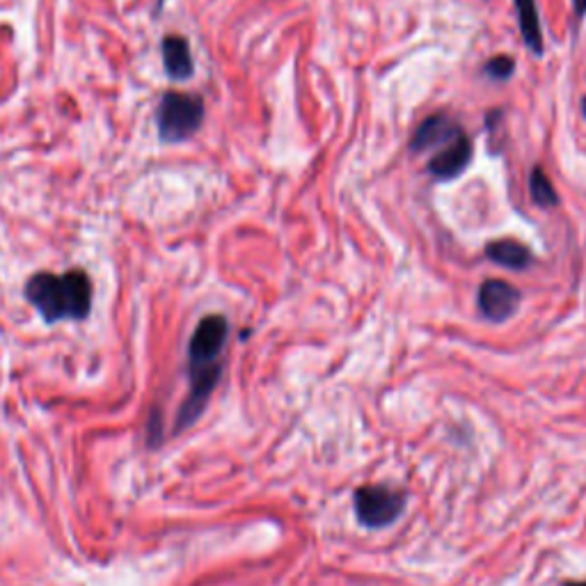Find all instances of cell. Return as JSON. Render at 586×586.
<instances>
[{
	"label": "cell",
	"mask_w": 586,
	"mask_h": 586,
	"mask_svg": "<svg viewBox=\"0 0 586 586\" xmlns=\"http://www.w3.org/2000/svg\"><path fill=\"white\" fill-rule=\"evenodd\" d=\"M204 120V104L197 97L181 92L163 94L156 108L158 136L165 142H181L195 136Z\"/></svg>",
	"instance_id": "4"
},
{
	"label": "cell",
	"mask_w": 586,
	"mask_h": 586,
	"mask_svg": "<svg viewBox=\"0 0 586 586\" xmlns=\"http://www.w3.org/2000/svg\"><path fill=\"white\" fill-rule=\"evenodd\" d=\"M458 133H463V129L454 120H449L447 115H433L426 122L419 124L413 140H410V149H413L415 154H422L429 152L433 147H445L458 136Z\"/></svg>",
	"instance_id": "7"
},
{
	"label": "cell",
	"mask_w": 586,
	"mask_h": 586,
	"mask_svg": "<svg viewBox=\"0 0 586 586\" xmlns=\"http://www.w3.org/2000/svg\"><path fill=\"white\" fill-rule=\"evenodd\" d=\"M163 65L174 81H186L193 76V55H190V46L184 37L170 35L163 39Z\"/></svg>",
	"instance_id": "8"
},
{
	"label": "cell",
	"mask_w": 586,
	"mask_h": 586,
	"mask_svg": "<svg viewBox=\"0 0 586 586\" xmlns=\"http://www.w3.org/2000/svg\"><path fill=\"white\" fill-rule=\"evenodd\" d=\"M486 255L490 261H495V264L504 268H511V271H522V268H527L534 261V255L529 252V248L511 239L493 241L486 248Z\"/></svg>",
	"instance_id": "9"
},
{
	"label": "cell",
	"mask_w": 586,
	"mask_h": 586,
	"mask_svg": "<svg viewBox=\"0 0 586 586\" xmlns=\"http://www.w3.org/2000/svg\"><path fill=\"white\" fill-rule=\"evenodd\" d=\"M513 69H516V62L509 55H497V58H490L486 62V76L493 78V81H509L513 76Z\"/></svg>",
	"instance_id": "12"
},
{
	"label": "cell",
	"mask_w": 586,
	"mask_h": 586,
	"mask_svg": "<svg viewBox=\"0 0 586 586\" xmlns=\"http://www.w3.org/2000/svg\"><path fill=\"white\" fill-rule=\"evenodd\" d=\"M564 586H586V580L584 582H566Z\"/></svg>",
	"instance_id": "14"
},
{
	"label": "cell",
	"mask_w": 586,
	"mask_h": 586,
	"mask_svg": "<svg viewBox=\"0 0 586 586\" xmlns=\"http://www.w3.org/2000/svg\"><path fill=\"white\" fill-rule=\"evenodd\" d=\"M573 5H575L577 17H584V14H586V0H573Z\"/></svg>",
	"instance_id": "13"
},
{
	"label": "cell",
	"mask_w": 586,
	"mask_h": 586,
	"mask_svg": "<svg viewBox=\"0 0 586 586\" xmlns=\"http://www.w3.org/2000/svg\"><path fill=\"white\" fill-rule=\"evenodd\" d=\"M406 502V495L401 490L383 486V483H369L353 493L355 518L367 529H385L394 525L406 511Z\"/></svg>",
	"instance_id": "3"
},
{
	"label": "cell",
	"mask_w": 586,
	"mask_h": 586,
	"mask_svg": "<svg viewBox=\"0 0 586 586\" xmlns=\"http://www.w3.org/2000/svg\"><path fill=\"white\" fill-rule=\"evenodd\" d=\"M529 190H532V197L538 207L550 209V207H557L559 204V197H557V193H554L548 174L543 172V168H534L532 177H529Z\"/></svg>",
	"instance_id": "11"
},
{
	"label": "cell",
	"mask_w": 586,
	"mask_h": 586,
	"mask_svg": "<svg viewBox=\"0 0 586 586\" xmlns=\"http://www.w3.org/2000/svg\"><path fill=\"white\" fill-rule=\"evenodd\" d=\"M520 307V291L504 280H486L479 289V310L488 321L502 323Z\"/></svg>",
	"instance_id": "5"
},
{
	"label": "cell",
	"mask_w": 586,
	"mask_h": 586,
	"mask_svg": "<svg viewBox=\"0 0 586 586\" xmlns=\"http://www.w3.org/2000/svg\"><path fill=\"white\" fill-rule=\"evenodd\" d=\"M470 156H472V142L470 138L465 136V133H458V136L440 149L438 154L431 158L429 163V172L433 174L435 179H456L458 174H461L467 163H470Z\"/></svg>",
	"instance_id": "6"
},
{
	"label": "cell",
	"mask_w": 586,
	"mask_h": 586,
	"mask_svg": "<svg viewBox=\"0 0 586 586\" xmlns=\"http://www.w3.org/2000/svg\"><path fill=\"white\" fill-rule=\"evenodd\" d=\"M516 12L520 23V35L525 39L527 49L534 55L543 53V33L541 19H538L536 0H516Z\"/></svg>",
	"instance_id": "10"
},
{
	"label": "cell",
	"mask_w": 586,
	"mask_h": 586,
	"mask_svg": "<svg viewBox=\"0 0 586 586\" xmlns=\"http://www.w3.org/2000/svg\"><path fill=\"white\" fill-rule=\"evenodd\" d=\"M229 337V323L225 316L211 314L197 323L188 344V378L190 392L179 410L177 431L186 429L202 415L209 397L220 380V355Z\"/></svg>",
	"instance_id": "1"
},
{
	"label": "cell",
	"mask_w": 586,
	"mask_h": 586,
	"mask_svg": "<svg viewBox=\"0 0 586 586\" xmlns=\"http://www.w3.org/2000/svg\"><path fill=\"white\" fill-rule=\"evenodd\" d=\"M26 298L44 321H81L92 307V282L83 271L37 273L26 284Z\"/></svg>",
	"instance_id": "2"
},
{
	"label": "cell",
	"mask_w": 586,
	"mask_h": 586,
	"mask_svg": "<svg viewBox=\"0 0 586 586\" xmlns=\"http://www.w3.org/2000/svg\"><path fill=\"white\" fill-rule=\"evenodd\" d=\"M584 117H586V99H584Z\"/></svg>",
	"instance_id": "15"
}]
</instances>
